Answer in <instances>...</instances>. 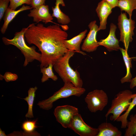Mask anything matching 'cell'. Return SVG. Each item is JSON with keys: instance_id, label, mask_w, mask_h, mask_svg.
Listing matches in <instances>:
<instances>
[{"instance_id": "obj_1", "label": "cell", "mask_w": 136, "mask_h": 136, "mask_svg": "<svg viewBox=\"0 0 136 136\" xmlns=\"http://www.w3.org/2000/svg\"><path fill=\"white\" fill-rule=\"evenodd\" d=\"M67 32L57 24L46 27L41 23L30 24L24 34L29 44L36 46L41 52L40 68L53 64L69 51L64 42L67 39Z\"/></svg>"}, {"instance_id": "obj_2", "label": "cell", "mask_w": 136, "mask_h": 136, "mask_svg": "<svg viewBox=\"0 0 136 136\" xmlns=\"http://www.w3.org/2000/svg\"><path fill=\"white\" fill-rule=\"evenodd\" d=\"M75 53L69 51L55 61L53 67L64 83L70 82L76 87H82L83 82L80 73L77 70L73 69L69 63L70 59Z\"/></svg>"}, {"instance_id": "obj_3", "label": "cell", "mask_w": 136, "mask_h": 136, "mask_svg": "<svg viewBox=\"0 0 136 136\" xmlns=\"http://www.w3.org/2000/svg\"><path fill=\"white\" fill-rule=\"evenodd\" d=\"M28 27V26L26 28H23L19 32H16L12 39H9L4 37L2 38L3 42L5 45H13L20 51L25 59L23 64L24 67L35 60L40 62L41 61V53L36 51L35 46L29 47L25 42L24 34Z\"/></svg>"}, {"instance_id": "obj_4", "label": "cell", "mask_w": 136, "mask_h": 136, "mask_svg": "<svg viewBox=\"0 0 136 136\" xmlns=\"http://www.w3.org/2000/svg\"><path fill=\"white\" fill-rule=\"evenodd\" d=\"M83 88L76 87L70 82L64 83L63 86L55 92L51 96L38 102L37 105L41 109L46 110L51 109L53 103L59 99L66 98L72 96L80 97L85 91Z\"/></svg>"}, {"instance_id": "obj_5", "label": "cell", "mask_w": 136, "mask_h": 136, "mask_svg": "<svg viewBox=\"0 0 136 136\" xmlns=\"http://www.w3.org/2000/svg\"><path fill=\"white\" fill-rule=\"evenodd\" d=\"M132 93L130 90H125L118 92L112 100L111 106L105 117L107 118L111 114L110 119L115 121L121 114L128 109L132 100Z\"/></svg>"}, {"instance_id": "obj_6", "label": "cell", "mask_w": 136, "mask_h": 136, "mask_svg": "<svg viewBox=\"0 0 136 136\" xmlns=\"http://www.w3.org/2000/svg\"><path fill=\"white\" fill-rule=\"evenodd\" d=\"M135 24V21L131 18L128 19L125 13H121L118 16V25L120 32L119 41L123 43L125 49L126 51L129 43L133 40Z\"/></svg>"}, {"instance_id": "obj_7", "label": "cell", "mask_w": 136, "mask_h": 136, "mask_svg": "<svg viewBox=\"0 0 136 136\" xmlns=\"http://www.w3.org/2000/svg\"><path fill=\"white\" fill-rule=\"evenodd\" d=\"M89 111L92 113L102 111L107 105L108 97L102 90L95 89L89 92L85 98Z\"/></svg>"}, {"instance_id": "obj_8", "label": "cell", "mask_w": 136, "mask_h": 136, "mask_svg": "<svg viewBox=\"0 0 136 136\" xmlns=\"http://www.w3.org/2000/svg\"><path fill=\"white\" fill-rule=\"evenodd\" d=\"M78 112L77 108L66 105L57 107L54 110V114L57 121L63 127L69 128L73 118Z\"/></svg>"}, {"instance_id": "obj_9", "label": "cell", "mask_w": 136, "mask_h": 136, "mask_svg": "<svg viewBox=\"0 0 136 136\" xmlns=\"http://www.w3.org/2000/svg\"><path fill=\"white\" fill-rule=\"evenodd\" d=\"M69 128L81 136H97L98 132V128L86 124L79 113L74 117Z\"/></svg>"}, {"instance_id": "obj_10", "label": "cell", "mask_w": 136, "mask_h": 136, "mask_svg": "<svg viewBox=\"0 0 136 136\" xmlns=\"http://www.w3.org/2000/svg\"><path fill=\"white\" fill-rule=\"evenodd\" d=\"M89 31L87 37L84 41L81 47L82 50L88 52L95 51L99 46L96 39L97 33L99 27L96 24V21H91L88 26Z\"/></svg>"}, {"instance_id": "obj_11", "label": "cell", "mask_w": 136, "mask_h": 136, "mask_svg": "<svg viewBox=\"0 0 136 136\" xmlns=\"http://www.w3.org/2000/svg\"><path fill=\"white\" fill-rule=\"evenodd\" d=\"M29 17L33 18V21L36 23L42 21L46 24L51 22L53 18L49 13V6L42 5L30 10L27 15Z\"/></svg>"}, {"instance_id": "obj_12", "label": "cell", "mask_w": 136, "mask_h": 136, "mask_svg": "<svg viewBox=\"0 0 136 136\" xmlns=\"http://www.w3.org/2000/svg\"><path fill=\"white\" fill-rule=\"evenodd\" d=\"M109 33L105 39L101 40L98 42L99 46H104L109 52L118 51L121 48L119 45V41L116 38L115 32L117 27L114 24L112 23L110 26Z\"/></svg>"}, {"instance_id": "obj_13", "label": "cell", "mask_w": 136, "mask_h": 136, "mask_svg": "<svg viewBox=\"0 0 136 136\" xmlns=\"http://www.w3.org/2000/svg\"><path fill=\"white\" fill-rule=\"evenodd\" d=\"M112 9L105 0H102L98 3L95 10L100 20L98 31L106 28L107 18L111 13Z\"/></svg>"}, {"instance_id": "obj_14", "label": "cell", "mask_w": 136, "mask_h": 136, "mask_svg": "<svg viewBox=\"0 0 136 136\" xmlns=\"http://www.w3.org/2000/svg\"><path fill=\"white\" fill-rule=\"evenodd\" d=\"M87 32V30L85 29L72 39L65 40L64 44L65 48L69 51L77 52L85 55V53L81 51L80 46Z\"/></svg>"}, {"instance_id": "obj_15", "label": "cell", "mask_w": 136, "mask_h": 136, "mask_svg": "<svg viewBox=\"0 0 136 136\" xmlns=\"http://www.w3.org/2000/svg\"><path fill=\"white\" fill-rule=\"evenodd\" d=\"M32 9L31 6H25L24 5L17 10H13L8 7L4 14V23L1 29V33L3 34L5 33L10 23L18 13L24 11L31 10Z\"/></svg>"}, {"instance_id": "obj_16", "label": "cell", "mask_w": 136, "mask_h": 136, "mask_svg": "<svg viewBox=\"0 0 136 136\" xmlns=\"http://www.w3.org/2000/svg\"><path fill=\"white\" fill-rule=\"evenodd\" d=\"M60 5L63 7L65 6L64 0H55V6L52 8L53 13L51 15L56 19L59 23L66 25L70 22V19L68 15L61 11L60 8Z\"/></svg>"}, {"instance_id": "obj_17", "label": "cell", "mask_w": 136, "mask_h": 136, "mask_svg": "<svg viewBox=\"0 0 136 136\" xmlns=\"http://www.w3.org/2000/svg\"><path fill=\"white\" fill-rule=\"evenodd\" d=\"M98 133L97 136H121L122 133L117 127L110 123H101L97 128Z\"/></svg>"}, {"instance_id": "obj_18", "label": "cell", "mask_w": 136, "mask_h": 136, "mask_svg": "<svg viewBox=\"0 0 136 136\" xmlns=\"http://www.w3.org/2000/svg\"><path fill=\"white\" fill-rule=\"evenodd\" d=\"M120 50L122 53L126 70L125 76L121 79L120 81L122 83L126 82L130 83L132 79V76L130 71V68H132V59L128 55L127 51L121 48Z\"/></svg>"}, {"instance_id": "obj_19", "label": "cell", "mask_w": 136, "mask_h": 136, "mask_svg": "<svg viewBox=\"0 0 136 136\" xmlns=\"http://www.w3.org/2000/svg\"><path fill=\"white\" fill-rule=\"evenodd\" d=\"M37 89V87L36 86L30 88L28 91V96L23 99L27 101L28 105V112L25 115V117L26 118H31L34 117L33 107L35 97V92Z\"/></svg>"}, {"instance_id": "obj_20", "label": "cell", "mask_w": 136, "mask_h": 136, "mask_svg": "<svg viewBox=\"0 0 136 136\" xmlns=\"http://www.w3.org/2000/svg\"><path fill=\"white\" fill-rule=\"evenodd\" d=\"M121 11H124L128 14L129 18H131L132 12L136 9V0H119L117 6Z\"/></svg>"}, {"instance_id": "obj_21", "label": "cell", "mask_w": 136, "mask_h": 136, "mask_svg": "<svg viewBox=\"0 0 136 136\" xmlns=\"http://www.w3.org/2000/svg\"><path fill=\"white\" fill-rule=\"evenodd\" d=\"M136 105V93H135L132 94V100L127 110L124 114L119 117L116 121L121 122V128L124 129L127 127L128 122L127 120L128 116L130 112Z\"/></svg>"}, {"instance_id": "obj_22", "label": "cell", "mask_w": 136, "mask_h": 136, "mask_svg": "<svg viewBox=\"0 0 136 136\" xmlns=\"http://www.w3.org/2000/svg\"><path fill=\"white\" fill-rule=\"evenodd\" d=\"M37 119L33 120H27L22 124L21 128L24 131L30 134L31 136H41L40 133L35 131L36 128L38 127L37 125Z\"/></svg>"}, {"instance_id": "obj_23", "label": "cell", "mask_w": 136, "mask_h": 136, "mask_svg": "<svg viewBox=\"0 0 136 136\" xmlns=\"http://www.w3.org/2000/svg\"><path fill=\"white\" fill-rule=\"evenodd\" d=\"M53 64H50L47 67L40 68L41 72L42 74L41 79L42 82L44 83L48 80L49 79H51L54 81H56L57 80V77L53 72Z\"/></svg>"}, {"instance_id": "obj_24", "label": "cell", "mask_w": 136, "mask_h": 136, "mask_svg": "<svg viewBox=\"0 0 136 136\" xmlns=\"http://www.w3.org/2000/svg\"><path fill=\"white\" fill-rule=\"evenodd\" d=\"M130 121L128 122L127 128L124 135L125 136H136V114L130 116Z\"/></svg>"}, {"instance_id": "obj_25", "label": "cell", "mask_w": 136, "mask_h": 136, "mask_svg": "<svg viewBox=\"0 0 136 136\" xmlns=\"http://www.w3.org/2000/svg\"><path fill=\"white\" fill-rule=\"evenodd\" d=\"M31 0H10V4L9 8L13 10L16 9L19 6L25 4L31 5Z\"/></svg>"}, {"instance_id": "obj_26", "label": "cell", "mask_w": 136, "mask_h": 136, "mask_svg": "<svg viewBox=\"0 0 136 136\" xmlns=\"http://www.w3.org/2000/svg\"><path fill=\"white\" fill-rule=\"evenodd\" d=\"M10 0H0V21L3 18L8 8Z\"/></svg>"}, {"instance_id": "obj_27", "label": "cell", "mask_w": 136, "mask_h": 136, "mask_svg": "<svg viewBox=\"0 0 136 136\" xmlns=\"http://www.w3.org/2000/svg\"><path fill=\"white\" fill-rule=\"evenodd\" d=\"M3 76L4 79L7 82L16 81L18 78L17 74L10 72H5Z\"/></svg>"}, {"instance_id": "obj_28", "label": "cell", "mask_w": 136, "mask_h": 136, "mask_svg": "<svg viewBox=\"0 0 136 136\" xmlns=\"http://www.w3.org/2000/svg\"><path fill=\"white\" fill-rule=\"evenodd\" d=\"M46 0H31V6L33 8L45 4Z\"/></svg>"}, {"instance_id": "obj_29", "label": "cell", "mask_w": 136, "mask_h": 136, "mask_svg": "<svg viewBox=\"0 0 136 136\" xmlns=\"http://www.w3.org/2000/svg\"><path fill=\"white\" fill-rule=\"evenodd\" d=\"M113 8H114L117 6L119 0H105Z\"/></svg>"}, {"instance_id": "obj_30", "label": "cell", "mask_w": 136, "mask_h": 136, "mask_svg": "<svg viewBox=\"0 0 136 136\" xmlns=\"http://www.w3.org/2000/svg\"><path fill=\"white\" fill-rule=\"evenodd\" d=\"M136 86V76L132 79L130 82V88L131 89H132Z\"/></svg>"}, {"instance_id": "obj_31", "label": "cell", "mask_w": 136, "mask_h": 136, "mask_svg": "<svg viewBox=\"0 0 136 136\" xmlns=\"http://www.w3.org/2000/svg\"><path fill=\"white\" fill-rule=\"evenodd\" d=\"M0 136H7V135L5 133V132L4 131H3L1 129V128H0Z\"/></svg>"}, {"instance_id": "obj_32", "label": "cell", "mask_w": 136, "mask_h": 136, "mask_svg": "<svg viewBox=\"0 0 136 136\" xmlns=\"http://www.w3.org/2000/svg\"><path fill=\"white\" fill-rule=\"evenodd\" d=\"M4 79V76L1 74H0V80H2Z\"/></svg>"}]
</instances>
